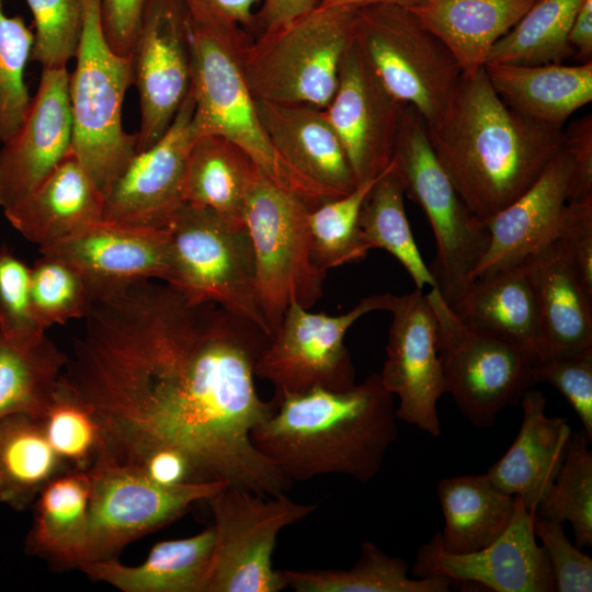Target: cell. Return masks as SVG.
Here are the masks:
<instances>
[{
  "mask_svg": "<svg viewBox=\"0 0 592 592\" xmlns=\"http://www.w3.org/2000/svg\"><path fill=\"white\" fill-rule=\"evenodd\" d=\"M83 319L61 379L92 409L117 460L137 465L170 448L197 481L263 497L291 488L251 441L275 407L254 386L271 339L258 327L152 280L101 294Z\"/></svg>",
  "mask_w": 592,
  "mask_h": 592,
  "instance_id": "obj_1",
  "label": "cell"
},
{
  "mask_svg": "<svg viewBox=\"0 0 592 592\" xmlns=\"http://www.w3.org/2000/svg\"><path fill=\"white\" fill-rule=\"evenodd\" d=\"M426 128L440 163L482 221L523 194L563 148V129L510 109L485 67L462 75L446 111Z\"/></svg>",
  "mask_w": 592,
  "mask_h": 592,
  "instance_id": "obj_2",
  "label": "cell"
},
{
  "mask_svg": "<svg viewBox=\"0 0 592 592\" xmlns=\"http://www.w3.org/2000/svg\"><path fill=\"white\" fill-rule=\"evenodd\" d=\"M273 398L251 441L292 483L325 475L367 482L398 435L395 397L379 374L346 390L315 387Z\"/></svg>",
  "mask_w": 592,
  "mask_h": 592,
  "instance_id": "obj_3",
  "label": "cell"
},
{
  "mask_svg": "<svg viewBox=\"0 0 592 592\" xmlns=\"http://www.w3.org/2000/svg\"><path fill=\"white\" fill-rule=\"evenodd\" d=\"M190 20V19H189ZM252 35L190 21L191 84L195 136L225 137L246 151L259 170L312 209L328 201L276 152L258 114L241 66V49Z\"/></svg>",
  "mask_w": 592,
  "mask_h": 592,
  "instance_id": "obj_4",
  "label": "cell"
},
{
  "mask_svg": "<svg viewBox=\"0 0 592 592\" xmlns=\"http://www.w3.org/2000/svg\"><path fill=\"white\" fill-rule=\"evenodd\" d=\"M356 7H317L287 25L252 36L241 66L254 99L326 109L353 39Z\"/></svg>",
  "mask_w": 592,
  "mask_h": 592,
  "instance_id": "obj_5",
  "label": "cell"
},
{
  "mask_svg": "<svg viewBox=\"0 0 592 592\" xmlns=\"http://www.w3.org/2000/svg\"><path fill=\"white\" fill-rule=\"evenodd\" d=\"M75 58L69 73L71 152L103 194L136 153L137 136L122 124L124 99L133 83L132 55H118L106 42L100 0H83Z\"/></svg>",
  "mask_w": 592,
  "mask_h": 592,
  "instance_id": "obj_6",
  "label": "cell"
},
{
  "mask_svg": "<svg viewBox=\"0 0 592 592\" xmlns=\"http://www.w3.org/2000/svg\"><path fill=\"white\" fill-rule=\"evenodd\" d=\"M391 164L405 194L422 208L433 229L436 255L429 269L443 298L454 306L471 284L489 234L463 202L432 148L425 121L410 105L402 115Z\"/></svg>",
  "mask_w": 592,
  "mask_h": 592,
  "instance_id": "obj_7",
  "label": "cell"
},
{
  "mask_svg": "<svg viewBox=\"0 0 592 592\" xmlns=\"http://www.w3.org/2000/svg\"><path fill=\"white\" fill-rule=\"evenodd\" d=\"M167 229L170 271L164 283L190 303L217 305L271 338L258 299L246 227L235 228L212 209L184 203Z\"/></svg>",
  "mask_w": 592,
  "mask_h": 592,
  "instance_id": "obj_8",
  "label": "cell"
},
{
  "mask_svg": "<svg viewBox=\"0 0 592 592\" xmlns=\"http://www.w3.org/2000/svg\"><path fill=\"white\" fill-rule=\"evenodd\" d=\"M310 209L301 197L257 172L244 227L253 250L258 299L272 337L292 304L310 309L323 295L326 272L311 255Z\"/></svg>",
  "mask_w": 592,
  "mask_h": 592,
  "instance_id": "obj_9",
  "label": "cell"
},
{
  "mask_svg": "<svg viewBox=\"0 0 592 592\" xmlns=\"http://www.w3.org/2000/svg\"><path fill=\"white\" fill-rule=\"evenodd\" d=\"M353 41L383 82L426 125L446 111L462 77L445 44L408 8L376 3L356 9Z\"/></svg>",
  "mask_w": 592,
  "mask_h": 592,
  "instance_id": "obj_10",
  "label": "cell"
},
{
  "mask_svg": "<svg viewBox=\"0 0 592 592\" xmlns=\"http://www.w3.org/2000/svg\"><path fill=\"white\" fill-rule=\"evenodd\" d=\"M436 321L445 392L478 429L536 385L534 362L514 344L465 322L437 287L425 294Z\"/></svg>",
  "mask_w": 592,
  "mask_h": 592,
  "instance_id": "obj_11",
  "label": "cell"
},
{
  "mask_svg": "<svg viewBox=\"0 0 592 592\" xmlns=\"http://www.w3.org/2000/svg\"><path fill=\"white\" fill-rule=\"evenodd\" d=\"M214 516L215 543L203 592H278L286 588L272 556L280 532L311 514L317 505L284 493L257 494L226 485L206 500Z\"/></svg>",
  "mask_w": 592,
  "mask_h": 592,
  "instance_id": "obj_12",
  "label": "cell"
},
{
  "mask_svg": "<svg viewBox=\"0 0 592 592\" xmlns=\"http://www.w3.org/2000/svg\"><path fill=\"white\" fill-rule=\"evenodd\" d=\"M90 476L87 560L114 558L125 546L181 517L228 482L194 481L166 486L138 466L117 460L105 443Z\"/></svg>",
  "mask_w": 592,
  "mask_h": 592,
  "instance_id": "obj_13",
  "label": "cell"
},
{
  "mask_svg": "<svg viewBox=\"0 0 592 592\" xmlns=\"http://www.w3.org/2000/svg\"><path fill=\"white\" fill-rule=\"evenodd\" d=\"M394 298L389 293L367 296L338 316L311 312L292 304L259 356L255 376L274 386V396L299 394L315 387L335 391L353 387L355 372L344 337L364 315L389 311Z\"/></svg>",
  "mask_w": 592,
  "mask_h": 592,
  "instance_id": "obj_14",
  "label": "cell"
},
{
  "mask_svg": "<svg viewBox=\"0 0 592 592\" xmlns=\"http://www.w3.org/2000/svg\"><path fill=\"white\" fill-rule=\"evenodd\" d=\"M130 55L140 106L139 152L162 137L190 90V20L180 0H146Z\"/></svg>",
  "mask_w": 592,
  "mask_h": 592,
  "instance_id": "obj_15",
  "label": "cell"
},
{
  "mask_svg": "<svg viewBox=\"0 0 592 592\" xmlns=\"http://www.w3.org/2000/svg\"><path fill=\"white\" fill-rule=\"evenodd\" d=\"M379 374L385 389L398 399L396 415L432 437L441 435L437 401L445 392L437 350L436 321L420 289L396 296Z\"/></svg>",
  "mask_w": 592,
  "mask_h": 592,
  "instance_id": "obj_16",
  "label": "cell"
},
{
  "mask_svg": "<svg viewBox=\"0 0 592 592\" xmlns=\"http://www.w3.org/2000/svg\"><path fill=\"white\" fill-rule=\"evenodd\" d=\"M407 105L383 84L352 39L339 67L335 93L323 110L357 184L377 178L390 164Z\"/></svg>",
  "mask_w": 592,
  "mask_h": 592,
  "instance_id": "obj_17",
  "label": "cell"
},
{
  "mask_svg": "<svg viewBox=\"0 0 592 592\" xmlns=\"http://www.w3.org/2000/svg\"><path fill=\"white\" fill-rule=\"evenodd\" d=\"M191 91L162 137L136 152L103 193V220L166 228L185 203L184 182L195 133Z\"/></svg>",
  "mask_w": 592,
  "mask_h": 592,
  "instance_id": "obj_18",
  "label": "cell"
},
{
  "mask_svg": "<svg viewBox=\"0 0 592 592\" xmlns=\"http://www.w3.org/2000/svg\"><path fill=\"white\" fill-rule=\"evenodd\" d=\"M515 499L510 524L492 543L476 551L451 554L442 548L436 533L418 549L412 574L441 576L494 592H555L547 555L534 534V513Z\"/></svg>",
  "mask_w": 592,
  "mask_h": 592,
  "instance_id": "obj_19",
  "label": "cell"
},
{
  "mask_svg": "<svg viewBox=\"0 0 592 592\" xmlns=\"http://www.w3.org/2000/svg\"><path fill=\"white\" fill-rule=\"evenodd\" d=\"M71 145L69 72L43 69L20 127L0 148V207L34 189L71 153Z\"/></svg>",
  "mask_w": 592,
  "mask_h": 592,
  "instance_id": "obj_20",
  "label": "cell"
},
{
  "mask_svg": "<svg viewBox=\"0 0 592 592\" xmlns=\"http://www.w3.org/2000/svg\"><path fill=\"white\" fill-rule=\"evenodd\" d=\"M571 164V153L563 147L523 194L483 220L489 244L471 273V282L515 267L558 239L568 204Z\"/></svg>",
  "mask_w": 592,
  "mask_h": 592,
  "instance_id": "obj_21",
  "label": "cell"
},
{
  "mask_svg": "<svg viewBox=\"0 0 592 592\" xmlns=\"http://www.w3.org/2000/svg\"><path fill=\"white\" fill-rule=\"evenodd\" d=\"M39 252L75 265L95 288L98 297L138 281L167 282L170 271L167 227L147 228L102 219L39 248Z\"/></svg>",
  "mask_w": 592,
  "mask_h": 592,
  "instance_id": "obj_22",
  "label": "cell"
},
{
  "mask_svg": "<svg viewBox=\"0 0 592 592\" xmlns=\"http://www.w3.org/2000/svg\"><path fill=\"white\" fill-rule=\"evenodd\" d=\"M261 124L280 157L331 200L350 194L357 181L325 110L255 99Z\"/></svg>",
  "mask_w": 592,
  "mask_h": 592,
  "instance_id": "obj_23",
  "label": "cell"
},
{
  "mask_svg": "<svg viewBox=\"0 0 592 592\" xmlns=\"http://www.w3.org/2000/svg\"><path fill=\"white\" fill-rule=\"evenodd\" d=\"M546 398L528 389L521 398L523 418L504 455L489 467L490 481L535 512L563 463L572 431L568 420L546 414Z\"/></svg>",
  "mask_w": 592,
  "mask_h": 592,
  "instance_id": "obj_24",
  "label": "cell"
},
{
  "mask_svg": "<svg viewBox=\"0 0 592 592\" xmlns=\"http://www.w3.org/2000/svg\"><path fill=\"white\" fill-rule=\"evenodd\" d=\"M3 212L18 232L43 248L102 220L103 194L71 152Z\"/></svg>",
  "mask_w": 592,
  "mask_h": 592,
  "instance_id": "obj_25",
  "label": "cell"
},
{
  "mask_svg": "<svg viewBox=\"0 0 592 592\" xmlns=\"http://www.w3.org/2000/svg\"><path fill=\"white\" fill-rule=\"evenodd\" d=\"M524 263L532 275L539 311L536 363L592 348V293L559 241L540 248Z\"/></svg>",
  "mask_w": 592,
  "mask_h": 592,
  "instance_id": "obj_26",
  "label": "cell"
},
{
  "mask_svg": "<svg viewBox=\"0 0 592 592\" xmlns=\"http://www.w3.org/2000/svg\"><path fill=\"white\" fill-rule=\"evenodd\" d=\"M485 70L492 88L510 109L559 129L592 100V62L487 64Z\"/></svg>",
  "mask_w": 592,
  "mask_h": 592,
  "instance_id": "obj_27",
  "label": "cell"
},
{
  "mask_svg": "<svg viewBox=\"0 0 592 592\" xmlns=\"http://www.w3.org/2000/svg\"><path fill=\"white\" fill-rule=\"evenodd\" d=\"M468 325L521 349L534 362L540 350L536 292L526 263L471 282L454 305Z\"/></svg>",
  "mask_w": 592,
  "mask_h": 592,
  "instance_id": "obj_28",
  "label": "cell"
},
{
  "mask_svg": "<svg viewBox=\"0 0 592 592\" xmlns=\"http://www.w3.org/2000/svg\"><path fill=\"white\" fill-rule=\"evenodd\" d=\"M535 0H423L410 9L451 50L462 75L482 69L491 47Z\"/></svg>",
  "mask_w": 592,
  "mask_h": 592,
  "instance_id": "obj_29",
  "label": "cell"
},
{
  "mask_svg": "<svg viewBox=\"0 0 592 592\" xmlns=\"http://www.w3.org/2000/svg\"><path fill=\"white\" fill-rule=\"evenodd\" d=\"M214 543L210 526L191 537L158 542L137 566L107 558L83 561L78 569L124 592H203Z\"/></svg>",
  "mask_w": 592,
  "mask_h": 592,
  "instance_id": "obj_30",
  "label": "cell"
},
{
  "mask_svg": "<svg viewBox=\"0 0 592 592\" xmlns=\"http://www.w3.org/2000/svg\"><path fill=\"white\" fill-rule=\"evenodd\" d=\"M436 494L444 516L437 533L442 548L451 554L481 549L508 527L515 497L493 485L486 474H469L441 480Z\"/></svg>",
  "mask_w": 592,
  "mask_h": 592,
  "instance_id": "obj_31",
  "label": "cell"
},
{
  "mask_svg": "<svg viewBox=\"0 0 592 592\" xmlns=\"http://www.w3.org/2000/svg\"><path fill=\"white\" fill-rule=\"evenodd\" d=\"M258 171L249 155L230 140L200 135L189 155L184 201L212 209L235 228H244L247 196Z\"/></svg>",
  "mask_w": 592,
  "mask_h": 592,
  "instance_id": "obj_32",
  "label": "cell"
},
{
  "mask_svg": "<svg viewBox=\"0 0 592 592\" xmlns=\"http://www.w3.org/2000/svg\"><path fill=\"white\" fill-rule=\"evenodd\" d=\"M89 503L88 471L69 470L49 481L33 503L27 553L78 568L87 560Z\"/></svg>",
  "mask_w": 592,
  "mask_h": 592,
  "instance_id": "obj_33",
  "label": "cell"
},
{
  "mask_svg": "<svg viewBox=\"0 0 592 592\" xmlns=\"http://www.w3.org/2000/svg\"><path fill=\"white\" fill-rule=\"evenodd\" d=\"M68 361L45 330L0 331V418L25 413L41 419Z\"/></svg>",
  "mask_w": 592,
  "mask_h": 592,
  "instance_id": "obj_34",
  "label": "cell"
},
{
  "mask_svg": "<svg viewBox=\"0 0 592 592\" xmlns=\"http://www.w3.org/2000/svg\"><path fill=\"white\" fill-rule=\"evenodd\" d=\"M66 471L69 468L48 442L41 419L25 413L0 418V502L23 511Z\"/></svg>",
  "mask_w": 592,
  "mask_h": 592,
  "instance_id": "obj_35",
  "label": "cell"
},
{
  "mask_svg": "<svg viewBox=\"0 0 592 592\" xmlns=\"http://www.w3.org/2000/svg\"><path fill=\"white\" fill-rule=\"evenodd\" d=\"M409 565L376 544L364 540L361 556L349 569L282 570L295 592H447L452 581L441 576L410 578Z\"/></svg>",
  "mask_w": 592,
  "mask_h": 592,
  "instance_id": "obj_36",
  "label": "cell"
},
{
  "mask_svg": "<svg viewBox=\"0 0 592 592\" xmlns=\"http://www.w3.org/2000/svg\"><path fill=\"white\" fill-rule=\"evenodd\" d=\"M403 186L391 162L377 177L358 216L363 239L371 249L389 252L409 273L417 289L436 287L415 244L403 203Z\"/></svg>",
  "mask_w": 592,
  "mask_h": 592,
  "instance_id": "obj_37",
  "label": "cell"
},
{
  "mask_svg": "<svg viewBox=\"0 0 592 592\" xmlns=\"http://www.w3.org/2000/svg\"><path fill=\"white\" fill-rule=\"evenodd\" d=\"M583 0H535L490 49L487 64H562L573 57L568 34Z\"/></svg>",
  "mask_w": 592,
  "mask_h": 592,
  "instance_id": "obj_38",
  "label": "cell"
},
{
  "mask_svg": "<svg viewBox=\"0 0 592 592\" xmlns=\"http://www.w3.org/2000/svg\"><path fill=\"white\" fill-rule=\"evenodd\" d=\"M377 178L360 183L350 194L328 200L308 214L311 255L322 271L364 260L371 248L363 239L358 216Z\"/></svg>",
  "mask_w": 592,
  "mask_h": 592,
  "instance_id": "obj_39",
  "label": "cell"
},
{
  "mask_svg": "<svg viewBox=\"0 0 592 592\" xmlns=\"http://www.w3.org/2000/svg\"><path fill=\"white\" fill-rule=\"evenodd\" d=\"M583 430L571 434L561 468L535 513L569 522L576 545H592V452Z\"/></svg>",
  "mask_w": 592,
  "mask_h": 592,
  "instance_id": "obj_40",
  "label": "cell"
},
{
  "mask_svg": "<svg viewBox=\"0 0 592 592\" xmlns=\"http://www.w3.org/2000/svg\"><path fill=\"white\" fill-rule=\"evenodd\" d=\"M41 422L69 470L91 468L105 443L104 434L92 409L61 378Z\"/></svg>",
  "mask_w": 592,
  "mask_h": 592,
  "instance_id": "obj_41",
  "label": "cell"
},
{
  "mask_svg": "<svg viewBox=\"0 0 592 592\" xmlns=\"http://www.w3.org/2000/svg\"><path fill=\"white\" fill-rule=\"evenodd\" d=\"M31 267V305L39 327L65 325L87 316L98 293L68 261L43 254Z\"/></svg>",
  "mask_w": 592,
  "mask_h": 592,
  "instance_id": "obj_42",
  "label": "cell"
},
{
  "mask_svg": "<svg viewBox=\"0 0 592 592\" xmlns=\"http://www.w3.org/2000/svg\"><path fill=\"white\" fill-rule=\"evenodd\" d=\"M33 44L34 33L24 19L7 15L0 0V144L18 130L31 102L24 70Z\"/></svg>",
  "mask_w": 592,
  "mask_h": 592,
  "instance_id": "obj_43",
  "label": "cell"
},
{
  "mask_svg": "<svg viewBox=\"0 0 592 592\" xmlns=\"http://www.w3.org/2000/svg\"><path fill=\"white\" fill-rule=\"evenodd\" d=\"M34 20L31 59L42 69L66 68L76 56L83 25V0H26Z\"/></svg>",
  "mask_w": 592,
  "mask_h": 592,
  "instance_id": "obj_44",
  "label": "cell"
},
{
  "mask_svg": "<svg viewBox=\"0 0 592 592\" xmlns=\"http://www.w3.org/2000/svg\"><path fill=\"white\" fill-rule=\"evenodd\" d=\"M533 374L565 397L592 441V348L535 363Z\"/></svg>",
  "mask_w": 592,
  "mask_h": 592,
  "instance_id": "obj_45",
  "label": "cell"
},
{
  "mask_svg": "<svg viewBox=\"0 0 592 592\" xmlns=\"http://www.w3.org/2000/svg\"><path fill=\"white\" fill-rule=\"evenodd\" d=\"M563 523L533 514V530L544 548L557 592H591L592 558L567 538Z\"/></svg>",
  "mask_w": 592,
  "mask_h": 592,
  "instance_id": "obj_46",
  "label": "cell"
},
{
  "mask_svg": "<svg viewBox=\"0 0 592 592\" xmlns=\"http://www.w3.org/2000/svg\"><path fill=\"white\" fill-rule=\"evenodd\" d=\"M31 267L7 246L0 247V331L26 333L45 330L31 305Z\"/></svg>",
  "mask_w": 592,
  "mask_h": 592,
  "instance_id": "obj_47",
  "label": "cell"
},
{
  "mask_svg": "<svg viewBox=\"0 0 592 592\" xmlns=\"http://www.w3.org/2000/svg\"><path fill=\"white\" fill-rule=\"evenodd\" d=\"M557 240L581 282L592 293V202L567 204Z\"/></svg>",
  "mask_w": 592,
  "mask_h": 592,
  "instance_id": "obj_48",
  "label": "cell"
},
{
  "mask_svg": "<svg viewBox=\"0 0 592 592\" xmlns=\"http://www.w3.org/2000/svg\"><path fill=\"white\" fill-rule=\"evenodd\" d=\"M563 147L571 153L568 203L592 202V116L572 121L563 130Z\"/></svg>",
  "mask_w": 592,
  "mask_h": 592,
  "instance_id": "obj_49",
  "label": "cell"
},
{
  "mask_svg": "<svg viewBox=\"0 0 592 592\" xmlns=\"http://www.w3.org/2000/svg\"><path fill=\"white\" fill-rule=\"evenodd\" d=\"M146 0H100L101 25L110 47L130 55Z\"/></svg>",
  "mask_w": 592,
  "mask_h": 592,
  "instance_id": "obj_50",
  "label": "cell"
},
{
  "mask_svg": "<svg viewBox=\"0 0 592 592\" xmlns=\"http://www.w3.org/2000/svg\"><path fill=\"white\" fill-rule=\"evenodd\" d=\"M191 22L227 27L243 29L253 33L255 13L252 7L260 0H180Z\"/></svg>",
  "mask_w": 592,
  "mask_h": 592,
  "instance_id": "obj_51",
  "label": "cell"
},
{
  "mask_svg": "<svg viewBox=\"0 0 592 592\" xmlns=\"http://www.w3.org/2000/svg\"><path fill=\"white\" fill-rule=\"evenodd\" d=\"M135 466L153 481L166 486L197 481L189 459L175 449H155Z\"/></svg>",
  "mask_w": 592,
  "mask_h": 592,
  "instance_id": "obj_52",
  "label": "cell"
},
{
  "mask_svg": "<svg viewBox=\"0 0 592 592\" xmlns=\"http://www.w3.org/2000/svg\"><path fill=\"white\" fill-rule=\"evenodd\" d=\"M319 0H264L255 13L254 35L289 24L312 11Z\"/></svg>",
  "mask_w": 592,
  "mask_h": 592,
  "instance_id": "obj_53",
  "label": "cell"
},
{
  "mask_svg": "<svg viewBox=\"0 0 592 592\" xmlns=\"http://www.w3.org/2000/svg\"><path fill=\"white\" fill-rule=\"evenodd\" d=\"M573 57L581 64L592 62V0H583L568 34Z\"/></svg>",
  "mask_w": 592,
  "mask_h": 592,
  "instance_id": "obj_54",
  "label": "cell"
},
{
  "mask_svg": "<svg viewBox=\"0 0 592 592\" xmlns=\"http://www.w3.org/2000/svg\"><path fill=\"white\" fill-rule=\"evenodd\" d=\"M423 0H319L318 7L330 8V7H363L368 4L376 3H390L412 9L419 5Z\"/></svg>",
  "mask_w": 592,
  "mask_h": 592,
  "instance_id": "obj_55",
  "label": "cell"
}]
</instances>
